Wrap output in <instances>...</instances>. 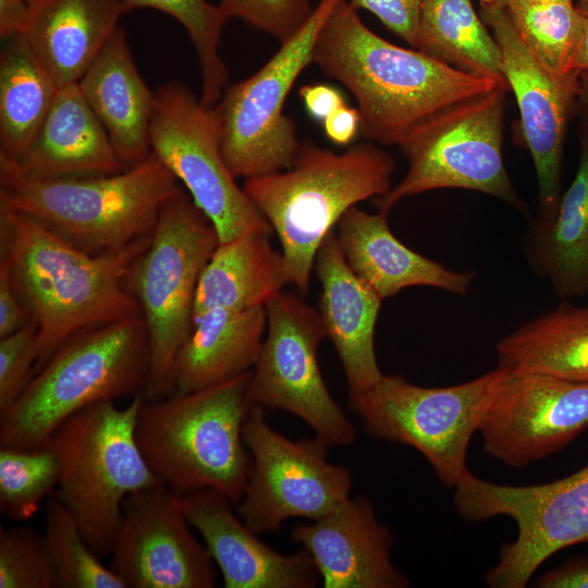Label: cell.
Masks as SVG:
<instances>
[{
	"label": "cell",
	"instance_id": "obj_26",
	"mask_svg": "<svg viewBox=\"0 0 588 588\" xmlns=\"http://www.w3.org/2000/svg\"><path fill=\"white\" fill-rule=\"evenodd\" d=\"M266 309L212 308L192 320L174 366V394L217 385L248 372L259 356Z\"/></svg>",
	"mask_w": 588,
	"mask_h": 588
},
{
	"label": "cell",
	"instance_id": "obj_28",
	"mask_svg": "<svg viewBox=\"0 0 588 588\" xmlns=\"http://www.w3.org/2000/svg\"><path fill=\"white\" fill-rule=\"evenodd\" d=\"M270 234L252 233L221 242L201 271L193 318L212 308H265L289 285L282 253Z\"/></svg>",
	"mask_w": 588,
	"mask_h": 588
},
{
	"label": "cell",
	"instance_id": "obj_21",
	"mask_svg": "<svg viewBox=\"0 0 588 588\" xmlns=\"http://www.w3.org/2000/svg\"><path fill=\"white\" fill-rule=\"evenodd\" d=\"M315 269L321 284L318 311L326 338L340 358L348 396L359 394L383 375L375 352L383 299L348 267L333 230L317 252Z\"/></svg>",
	"mask_w": 588,
	"mask_h": 588
},
{
	"label": "cell",
	"instance_id": "obj_32",
	"mask_svg": "<svg viewBox=\"0 0 588 588\" xmlns=\"http://www.w3.org/2000/svg\"><path fill=\"white\" fill-rule=\"evenodd\" d=\"M128 12L154 9L180 23L195 49L201 76L200 101L215 107L226 88L229 72L220 54L224 25L229 20L219 4L207 0H122Z\"/></svg>",
	"mask_w": 588,
	"mask_h": 588
},
{
	"label": "cell",
	"instance_id": "obj_41",
	"mask_svg": "<svg viewBox=\"0 0 588 588\" xmlns=\"http://www.w3.org/2000/svg\"><path fill=\"white\" fill-rule=\"evenodd\" d=\"M298 95L309 117L320 123L347 105L339 89L326 84L304 85Z\"/></svg>",
	"mask_w": 588,
	"mask_h": 588
},
{
	"label": "cell",
	"instance_id": "obj_37",
	"mask_svg": "<svg viewBox=\"0 0 588 588\" xmlns=\"http://www.w3.org/2000/svg\"><path fill=\"white\" fill-rule=\"evenodd\" d=\"M228 19H238L274 37L280 44L293 37L308 21L311 0H219Z\"/></svg>",
	"mask_w": 588,
	"mask_h": 588
},
{
	"label": "cell",
	"instance_id": "obj_3",
	"mask_svg": "<svg viewBox=\"0 0 588 588\" xmlns=\"http://www.w3.org/2000/svg\"><path fill=\"white\" fill-rule=\"evenodd\" d=\"M395 161L387 151L358 144L343 152L301 144L291 168L247 179L244 191L278 235L287 282L309 290L317 252L342 216L391 188Z\"/></svg>",
	"mask_w": 588,
	"mask_h": 588
},
{
	"label": "cell",
	"instance_id": "obj_23",
	"mask_svg": "<svg viewBox=\"0 0 588 588\" xmlns=\"http://www.w3.org/2000/svg\"><path fill=\"white\" fill-rule=\"evenodd\" d=\"M8 161L21 175L34 180L102 175L126 169L77 83L58 88L25 155L16 162Z\"/></svg>",
	"mask_w": 588,
	"mask_h": 588
},
{
	"label": "cell",
	"instance_id": "obj_30",
	"mask_svg": "<svg viewBox=\"0 0 588 588\" xmlns=\"http://www.w3.org/2000/svg\"><path fill=\"white\" fill-rule=\"evenodd\" d=\"M0 54V157L19 161L40 130L59 86L22 36Z\"/></svg>",
	"mask_w": 588,
	"mask_h": 588
},
{
	"label": "cell",
	"instance_id": "obj_39",
	"mask_svg": "<svg viewBox=\"0 0 588 588\" xmlns=\"http://www.w3.org/2000/svg\"><path fill=\"white\" fill-rule=\"evenodd\" d=\"M355 10L376 15L392 33L415 48L422 0H347Z\"/></svg>",
	"mask_w": 588,
	"mask_h": 588
},
{
	"label": "cell",
	"instance_id": "obj_16",
	"mask_svg": "<svg viewBox=\"0 0 588 588\" xmlns=\"http://www.w3.org/2000/svg\"><path fill=\"white\" fill-rule=\"evenodd\" d=\"M478 432L483 450L523 467L564 450L588 429V383L498 365Z\"/></svg>",
	"mask_w": 588,
	"mask_h": 588
},
{
	"label": "cell",
	"instance_id": "obj_20",
	"mask_svg": "<svg viewBox=\"0 0 588 588\" xmlns=\"http://www.w3.org/2000/svg\"><path fill=\"white\" fill-rule=\"evenodd\" d=\"M310 555L324 588H405L392 562L393 536L366 495L348 498L323 517L291 532Z\"/></svg>",
	"mask_w": 588,
	"mask_h": 588
},
{
	"label": "cell",
	"instance_id": "obj_27",
	"mask_svg": "<svg viewBox=\"0 0 588 588\" xmlns=\"http://www.w3.org/2000/svg\"><path fill=\"white\" fill-rule=\"evenodd\" d=\"M576 175L549 224L532 220L526 238L534 271L562 299L588 295V118L581 115Z\"/></svg>",
	"mask_w": 588,
	"mask_h": 588
},
{
	"label": "cell",
	"instance_id": "obj_49",
	"mask_svg": "<svg viewBox=\"0 0 588 588\" xmlns=\"http://www.w3.org/2000/svg\"><path fill=\"white\" fill-rule=\"evenodd\" d=\"M29 2L33 1V0H28Z\"/></svg>",
	"mask_w": 588,
	"mask_h": 588
},
{
	"label": "cell",
	"instance_id": "obj_31",
	"mask_svg": "<svg viewBox=\"0 0 588 588\" xmlns=\"http://www.w3.org/2000/svg\"><path fill=\"white\" fill-rule=\"evenodd\" d=\"M414 49L509 88L499 45L471 0H422Z\"/></svg>",
	"mask_w": 588,
	"mask_h": 588
},
{
	"label": "cell",
	"instance_id": "obj_44",
	"mask_svg": "<svg viewBox=\"0 0 588 588\" xmlns=\"http://www.w3.org/2000/svg\"><path fill=\"white\" fill-rule=\"evenodd\" d=\"M29 15L28 0H0V36L2 40L21 36Z\"/></svg>",
	"mask_w": 588,
	"mask_h": 588
},
{
	"label": "cell",
	"instance_id": "obj_11",
	"mask_svg": "<svg viewBox=\"0 0 588 588\" xmlns=\"http://www.w3.org/2000/svg\"><path fill=\"white\" fill-rule=\"evenodd\" d=\"M342 0H320L305 25L253 75L226 87L215 106L221 151L232 174L253 179L291 168L301 147L287 95L314 63L318 33Z\"/></svg>",
	"mask_w": 588,
	"mask_h": 588
},
{
	"label": "cell",
	"instance_id": "obj_22",
	"mask_svg": "<svg viewBox=\"0 0 588 588\" xmlns=\"http://www.w3.org/2000/svg\"><path fill=\"white\" fill-rule=\"evenodd\" d=\"M388 215L354 206L339 220L336 238L353 272L382 299L411 286L467 294L475 274L448 269L405 246L391 232Z\"/></svg>",
	"mask_w": 588,
	"mask_h": 588
},
{
	"label": "cell",
	"instance_id": "obj_12",
	"mask_svg": "<svg viewBox=\"0 0 588 588\" xmlns=\"http://www.w3.org/2000/svg\"><path fill=\"white\" fill-rule=\"evenodd\" d=\"M494 376L495 369L464 383L426 388L382 375L348 396V406L369 436L412 446L444 486L454 488L468 470L467 450Z\"/></svg>",
	"mask_w": 588,
	"mask_h": 588
},
{
	"label": "cell",
	"instance_id": "obj_33",
	"mask_svg": "<svg viewBox=\"0 0 588 588\" xmlns=\"http://www.w3.org/2000/svg\"><path fill=\"white\" fill-rule=\"evenodd\" d=\"M45 546L53 572V588H126L89 548L65 505L51 495L46 505Z\"/></svg>",
	"mask_w": 588,
	"mask_h": 588
},
{
	"label": "cell",
	"instance_id": "obj_47",
	"mask_svg": "<svg viewBox=\"0 0 588 588\" xmlns=\"http://www.w3.org/2000/svg\"><path fill=\"white\" fill-rule=\"evenodd\" d=\"M577 102L581 111V115L588 118V72H580L579 74V90Z\"/></svg>",
	"mask_w": 588,
	"mask_h": 588
},
{
	"label": "cell",
	"instance_id": "obj_4",
	"mask_svg": "<svg viewBox=\"0 0 588 588\" xmlns=\"http://www.w3.org/2000/svg\"><path fill=\"white\" fill-rule=\"evenodd\" d=\"M250 371L223 383L158 401H143L135 426L139 449L157 478L175 494L213 489L235 505L252 468L243 438L255 405Z\"/></svg>",
	"mask_w": 588,
	"mask_h": 588
},
{
	"label": "cell",
	"instance_id": "obj_8",
	"mask_svg": "<svg viewBox=\"0 0 588 588\" xmlns=\"http://www.w3.org/2000/svg\"><path fill=\"white\" fill-rule=\"evenodd\" d=\"M219 242L213 224L183 191L162 207L149 245L131 269L128 286L150 351L144 401L174 394L175 360L192 328L198 281Z\"/></svg>",
	"mask_w": 588,
	"mask_h": 588
},
{
	"label": "cell",
	"instance_id": "obj_38",
	"mask_svg": "<svg viewBox=\"0 0 588 588\" xmlns=\"http://www.w3.org/2000/svg\"><path fill=\"white\" fill-rule=\"evenodd\" d=\"M37 326L32 319L19 331L0 339V412L25 391L35 373Z\"/></svg>",
	"mask_w": 588,
	"mask_h": 588
},
{
	"label": "cell",
	"instance_id": "obj_9",
	"mask_svg": "<svg viewBox=\"0 0 588 588\" xmlns=\"http://www.w3.org/2000/svg\"><path fill=\"white\" fill-rule=\"evenodd\" d=\"M504 86L446 107L420 121L397 146L409 167L403 180L375 198L389 212L402 198L439 188H461L497 197L524 211L502 156Z\"/></svg>",
	"mask_w": 588,
	"mask_h": 588
},
{
	"label": "cell",
	"instance_id": "obj_42",
	"mask_svg": "<svg viewBox=\"0 0 588 588\" xmlns=\"http://www.w3.org/2000/svg\"><path fill=\"white\" fill-rule=\"evenodd\" d=\"M541 588H588V558H575L536 580Z\"/></svg>",
	"mask_w": 588,
	"mask_h": 588
},
{
	"label": "cell",
	"instance_id": "obj_15",
	"mask_svg": "<svg viewBox=\"0 0 588 588\" xmlns=\"http://www.w3.org/2000/svg\"><path fill=\"white\" fill-rule=\"evenodd\" d=\"M243 438L252 468L238 516L256 534L278 531L290 517L319 519L350 497L351 470L330 463L317 437L292 441L273 430L265 411L254 405Z\"/></svg>",
	"mask_w": 588,
	"mask_h": 588
},
{
	"label": "cell",
	"instance_id": "obj_7",
	"mask_svg": "<svg viewBox=\"0 0 588 588\" xmlns=\"http://www.w3.org/2000/svg\"><path fill=\"white\" fill-rule=\"evenodd\" d=\"M143 401L136 395L122 408L114 401L86 406L64 420L46 443L60 463L53 495L100 559L111 552L125 499L161 482L135 436Z\"/></svg>",
	"mask_w": 588,
	"mask_h": 588
},
{
	"label": "cell",
	"instance_id": "obj_19",
	"mask_svg": "<svg viewBox=\"0 0 588 588\" xmlns=\"http://www.w3.org/2000/svg\"><path fill=\"white\" fill-rule=\"evenodd\" d=\"M176 495L225 588H313L318 584V571L305 549L284 555L267 546L238 518L225 494L200 489Z\"/></svg>",
	"mask_w": 588,
	"mask_h": 588
},
{
	"label": "cell",
	"instance_id": "obj_5",
	"mask_svg": "<svg viewBox=\"0 0 588 588\" xmlns=\"http://www.w3.org/2000/svg\"><path fill=\"white\" fill-rule=\"evenodd\" d=\"M184 188L155 154L120 172L34 180L0 158V208L30 216L90 254L149 236Z\"/></svg>",
	"mask_w": 588,
	"mask_h": 588
},
{
	"label": "cell",
	"instance_id": "obj_36",
	"mask_svg": "<svg viewBox=\"0 0 588 588\" xmlns=\"http://www.w3.org/2000/svg\"><path fill=\"white\" fill-rule=\"evenodd\" d=\"M0 588H53L42 535L24 526L0 529Z\"/></svg>",
	"mask_w": 588,
	"mask_h": 588
},
{
	"label": "cell",
	"instance_id": "obj_43",
	"mask_svg": "<svg viewBox=\"0 0 588 588\" xmlns=\"http://www.w3.org/2000/svg\"><path fill=\"white\" fill-rule=\"evenodd\" d=\"M326 137L338 146H347L360 133V113L357 108L344 106L322 123Z\"/></svg>",
	"mask_w": 588,
	"mask_h": 588
},
{
	"label": "cell",
	"instance_id": "obj_14",
	"mask_svg": "<svg viewBox=\"0 0 588 588\" xmlns=\"http://www.w3.org/2000/svg\"><path fill=\"white\" fill-rule=\"evenodd\" d=\"M265 309L267 333L250 370L252 402L297 416L329 448L353 444L355 428L320 371L317 353L326 332L319 311L301 294L284 291Z\"/></svg>",
	"mask_w": 588,
	"mask_h": 588
},
{
	"label": "cell",
	"instance_id": "obj_17",
	"mask_svg": "<svg viewBox=\"0 0 588 588\" xmlns=\"http://www.w3.org/2000/svg\"><path fill=\"white\" fill-rule=\"evenodd\" d=\"M480 17L492 29L501 51L502 72L515 96L524 142L537 175L539 216L549 224L561 199L564 138L578 106L579 74L550 70L525 42L506 8L480 4Z\"/></svg>",
	"mask_w": 588,
	"mask_h": 588
},
{
	"label": "cell",
	"instance_id": "obj_35",
	"mask_svg": "<svg viewBox=\"0 0 588 588\" xmlns=\"http://www.w3.org/2000/svg\"><path fill=\"white\" fill-rule=\"evenodd\" d=\"M60 463L45 444L38 449L0 448V510L15 522L32 518L41 501L54 494Z\"/></svg>",
	"mask_w": 588,
	"mask_h": 588
},
{
	"label": "cell",
	"instance_id": "obj_45",
	"mask_svg": "<svg viewBox=\"0 0 588 588\" xmlns=\"http://www.w3.org/2000/svg\"><path fill=\"white\" fill-rule=\"evenodd\" d=\"M585 14L583 34L572 61V70L588 72V13Z\"/></svg>",
	"mask_w": 588,
	"mask_h": 588
},
{
	"label": "cell",
	"instance_id": "obj_48",
	"mask_svg": "<svg viewBox=\"0 0 588 588\" xmlns=\"http://www.w3.org/2000/svg\"><path fill=\"white\" fill-rule=\"evenodd\" d=\"M576 7L584 13H588V0H578Z\"/></svg>",
	"mask_w": 588,
	"mask_h": 588
},
{
	"label": "cell",
	"instance_id": "obj_25",
	"mask_svg": "<svg viewBox=\"0 0 588 588\" xmlns=\"http://www.w3.org/2000/svg\"><path fill=\"white\" fill-rule=\"evenodd\" d=\"M125 13L122 0H33L21 36L59 87L75 84Z\"/></svg>",
	"mask_w": 588,
	"mask_h": 588
},
{
	"label": "cell",
	"instance_id": "obj_10",
	"mask_svg": "<svg viewBox=\"0 0 588 588\" xmlns=\"http://www.w3.org/2000/svg\"><path fill=\"white\" fill-rule=\"evenodd\" d=\"M454 505L467 520L507 516L515 522L517 536L502 547L486 583L524 588L553 554L588 543V463L564 478L530 486L493 483L467 471L454 488Z\"/></svg>",
	"mask_w": 588,
	"mask_h": 588
},
{
	"label": "cell",
	"instance_id": "obj_2",
	"mask_svg": "<svg viewBox=\"0 0 588 588\" xmlns=\"http://www.w3.org/2000/svg\"><path fill=\"white\" fill-rule=\"evenodd\" d=\"M314 63L356 99L360 134L383 145H397L433 113L502 86L387 41L364 24L347 0L322 24Z\"/></svg>",
	"mask_w": 588,
	"mask_h": 588
},
{
	"label": "cell",
	"instance_id": "obj_1",
	"mask_svg": "<svg viewBox=\"0 0 588 588\" xmlns=\"http://www.w3.org/2000/svg\"><path fill=\"white\" fill-rule=\"evenodd\" d=\"M150 236L90 254L35 218L0 208L1 260L37 326L35 373L77 333L140 316L128 277Z\"/></svg>",
	"mask_w": 588,
	"mask_h": 588
},
{
	"label": "cell",
	"instance_id": "obj_29",
	"mask_svg": "<svg viewBox=\"0 0 588 588\" xmlns=\"http://www.w3.org/2000/svg\"><path fill=\"white\" fill-rule=\"evenodd\" d=\"M498 365L588 383V304L562 302L495 345Z\"/></svg>",
	"mask_w": 588,
	"mask_h": 588
},
{
	"label": "cell",
	"instance_id": "obj_46",
	"mask_svg": "<svg viewBox=\"0 0 588 588\" xmlns=\"http://www.w3.org/2000/svg\"><path fill=\"white\" fill-rule=\"evenodd\" d=\"M552 2H572V0H480L481 5L509 8L513 4H540Z\"/></svg>",
	"mask_w": 588,
	"mask_h": 588
},
{
	"label": "cell",
	"instance_id": "obj_6",
	"mask_svg": "<svg viewBox=\"0 0 588 588\" xmlns=\"http://www.w3.org/2000/svg\"><path fill=\"white\" fill-rule=\"evenodd\" d=\"M149 363L142 316L77 333L34 375L22 395L0 412V448H41L84 407L143 395Z\"/></svg>",
	"mask_w": 588,
	"mask_h": 588
},
{
	"label": "cell",
	"instance_id": "obj_40",
	"mask_svg": "<svg viewBox=\"0 0 588 588\" xmlns=\"http://www.w3.org/2000/svg\"><path fill=\"white\" fill-rule=\"evenodd\" d=\"M32 317L14 289L7 264L0 259V339L25 327Z\"/></svg>",
	"mask_w": 588,
	"mask_h": 588
},
{
	"label": "cell",
	"instance_id": "obj_24",
	"mask_svg": "<svg viewBox=\"0 0 588 588\" xmlns=\"http://www.w3.org/2000/svg\"><path fill=\"white\" fill-rule=\"evenodd\" d=\"M77 86L108 133L125 168L150 154V125L156 102L133 59L125 30L119 27Z\"/></svg>",
	"mask_w": 588,
	"mask_h": 588
},
{
	"label": "cell",
	"instance_id": "obj_18",
	"mask_svg": "<svg viewBox=\"0 0 588 588\" xmlns=\"http://www.w3.org/2000/svg\"><path fill=\"white\" fill-rule=\"evenodd\" d=\"M163 482L130 494L112 548L110 568L126 588H212L216 564Z\"/></svg>",
	"mask_w": 588,
	"mask_h": 588
},
{
	"label": "cell",
	"instance_id": "obj_34",
	"mask_svg": "<svg viewBox=\"0 0 588 588\" xmlns=\"http://www.w3.org/2000/svg\"><path fill=\"white\" fill-rule=\"evenodd\" d=\"M518 33L550 70L572 72L585 14L572 2L513 4L506 8Z\"/></svg>",
	"mask_w": 588,
	"mask_h": 588
},
{
	"label": "cell",
	"instance_id": "obj_13",
	"mask_svg": "<svg viewBox=\"0 0 588 588\" xmlns=\"http://www.w3.org/2000/svg\"><path fill=\"white\" fill-rule=\"evenodd\" d=\"M150 148L217 230L219 243L272 228L236 183L221 151L215 107L177 81L158 87Z\"/></svg>",
	"mask_w": 588,
	"mask_h": 588
}]
</instances>
